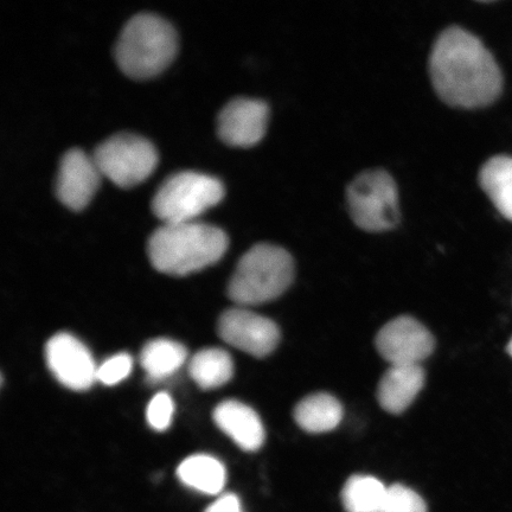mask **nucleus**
Here are the masks:
<instances>
[{
  "mask_svg": "<svg viewBox=\"0 0 512 512\" xmlns=\"http://www.w3.org/2000/svg\"><path fill=\"white\" fill-rule=\"evenodd\" d=\"M430 74L439 98L463 110L489 106L502 93L503 78L495 57L463 28L441 32L430 56Z\"/></svg>",
  "mask_w": 512,
  "mask_h": 512,
  "instance_id": "f257e3e1",
  "label": "nucleus"
},
{
  "mask_svg": "<svg viewBox=\"0 0 512 512\" xmlns=\"http://www.w3.org/2000/svg\"><path fill=\"white\" fill-rule=\"evenodd\" d=\"M227 247L221 228L192 220L163 223L147 240V255L157 271L185 275L215 264Z\"/></svg>",
  "mask_w": 512,
  "mask_h": 512,
  "instance_id": "f03ea898",
  "label": "nucleus"
},
{
  "mask_svg": "<svg viewBox=\"0 0 512 512\" xmlns=\"http://www.w3.org/2000/svg\"><path fill=\"white\" fill-rule=\"evenodd\" d=\"M177 51L172 24L151 12H138L121 28L114 46V59L133 79H147L168 66Z\"/></svg>",
  "mask_w": 512,
  "mask_h": 512,
  "instance_id": "7ed1b4c3",
  "label": "nucleus"
},
{
  "mask_svg": "<svg viewBox=\"0 0 512 512\" xmlns=\"http://www.w3.org/2000/svg\"><path fill=\"white\" fill-rule=\"evenodd\" d=\"M294 278V261L286 249L258 243L241 256L228 285V296L246 307L272 302Z\"/></svg>",
  "mask_w": 512,
  "mask_h": 512,
  "instance_id": "20e7f679",
  "label": "nucleus"
},
{
  "mask_svg": "<svg viewBox=\"0 0 512 512\" xmlns=\"http://www.w3.org/2000/svg\"><path fill=\"white\" fill-rule=\"evenodd\" d=\"M223 184L202 172L183 170L164 179L151 200L152 213L164 223L192 221L220 202Z\"/></svg>",
  "mask_w": 512,
  "mask_h": 512,
  "instance_id": "39448f33",
  "label": "nucleus"
},
{
  "mask_svg": "<svg viewBox=\"0 0 512 512\" xmlns=\"http://www.w3.org/2000/svg\"><path fill=\"white\" fill-rule=\"evenodd\" d=\"M352 221L369 233L388 232L400 223L399 192L394 178L387 171L362 172L347 190Z\"/></svg>",
  "mask_w": 512,
  "mask_h": 512,
  "instance_id": "423d86ee",
  "label": "nucleus"
},
{
  "mask_svg": "<svg viewBox=\"0 0 512 512\" xmlns=\"http://www.w3.org/2000/svg\"><path fill=\"white\" fill-rule=\"evenodd\" d=\"M92 158L100 175L121 188L144 181L158 160L150 140L131 132L114 133L102 140L95 146Z\"/></svg>",
  "mask_w": 512,
  "mask_h": 512,
  "instance_id": "0eeeda50",
  "label": "nucleus"
},
{
  "mask_svg": "<svg viewBox=\"0 0 512 512\" xmlns=\"http://www.w3.org/2000/svg\"><path fill=\"white\" fill-rule=\"evenodd\" d=\"M219 335L232 347L258 358L271 355L280 342V330L273 320L242 306L222 313Z\"/></svg>",
  "mask_w": 512,
  "mask_h": 512,
  "instance_id": "6e6552de",
  "label": "nucleus"
},
{
  "mask_svg": "<svg viewBox=\"0 0 512 512\" xmlns=\"http://www.w3.org/2000/svg\"><path fill=\"white\" fill-rule=\"evenodd\" d=\"M375 342L377 351L390 366L420 364L432 355L435 347L430 330L408 316L390 320L379 331Z\"/></svg>",
  "mask_w": 512,
  "mask_h": 512,
  "instance_id": "1a4fd4ad",
  "label": "nucleus"
},
{
  "mask_svg": "<svg viewBox=\"0 0 512 512\" xmlns=\"http://www.w3.org/2000/svg\"><path fill=\"white\" fill-rule=\"evenodd\" d=\"M46 361L51 374L66 388L87 390L98 381V366L91 351L73 335L63 332L50 338L46 347Z\"/></svg>",
  "mask_w": 512,
  "mask_h": 512,
  "instance_id": "9d476101",
  "label": "nucleus"
},
{
  "mask_svg": "<svg viewBox=\"0 0 512 512\" xmlns=\"http://www.w3.org/2000/svg\"><path fill=\"white\" fill-rule=\"evenodd\" d=\"M268 105L264 100L238 96L229 100L217 114V134L224 143L249 147L265 136Z\"/></svg>",
  "mask_w": 512,
  "mask_h": 512,
  "instance_id": "9b49d317",
  "label": "nucleus"
},
{
  "mask_svg": "<svg viewBox=\"0 0 512 512\" xmlns=\"http://www.w3.org/2000/svg\"><path fill=\"white\" fill-rule=\"evenodd\" d=\"M100 176L92 156L72 147L60 158L55 178L56 197L69 209L81 210L91 200Z\"/></svg>",
  "mask_w": 512,
  "mask_h": 512,
  "instance_id": "f8f14e48",
  "label": "nucleus"
},
{
  "mask_svg": "<svg viewBox=\"0 0 512 512\" xmlns=\"http://www.w3.org/2000/svg\"><path fill=\"white\" fill-rule=\"evenodd\" d=\"M214 421L236 445L248 452L258 451L265 443V428L258 413L240 401L220 403L214 411Z\"/></svg>",
  "mask_w": 512,
  "mask_h": 512,
  "instance_id": "ddd939ff",
  "label": "nucleus"
},
{
  "mask_svg": "<svg viewBox=\"0 0 512 512\" xmlns=\"http://www.w3.org/2000/svg\"><path fill=\"white\" fill-rule=\"evenodd\" d=\"M425 379V370L420 364L390 366L377 388V400L384 411L401 414L424 388Z\"/></svg>",
  "mask_w": 512,
  "mask_h": 512,
  "instance_id": "4468645a",
  "label": "nucleus"
},
{
  "mask_svg": "<svg viewBox=\"0 0 512 512\" xmlns=\"http://www.w3.org/2000/svg\"><path fill=\"white\" fill-rule=\"evenodd\" d=\"M343 406L335 396L317 393L306 396L294 408V420L307 433L334 431L343 419Z\"/></svg>",
  "mask_w": 512,
  "mask_h": 512,
  "instance_id": "2eb2a0df",
  "label": "nucleus"
},
{
  "mask_svg": "<svg viewBox=\"0 0 512 512\" xmlns=\"http://www.w3.org/2000/svg\"><path fill=\"white\" fill-rule=\"evenodd\" d=\"M479 183L505 219L512 222V157H492L479 172Z\"/></svg>",
  "mask_w": 512,
  "mask_h": 512,
  "instance_id": "dca6fc26",
  "label": "nucleus"
},
{
  "mask_svg": "<svg viewBox=\"0 0 512 512\" xmlns=\"http://www.w3.org/2000/svg\"><path fill=\"white\" fill-rule=\"evenodd\" d=\"M177 476L188 488L206 495H217L226 485L227 472L220 460L207 454H196L178 466Z\"/></svg>",
  "mask_w": 512,
  "mask_h": 512,
  "instance_id": "f3484780",
  "label": "nucleus"
},
{
  "mask_svg": "<svg viewBox=\"0 0 512 512\" xmlns=\"http://www.w3.org/2000/svg\"><path fill=\"white\" fill-rule=\"evenodd\" d=\"M187 358L188 351L181 343L158 338L145 345L140 363L151 381H162L174 375Z\"/></svg>",
  "mask_w": 512,
  "mask_h": 512,
  "instance_id": "a211bd4d",
  "label": "nucleus"
},
{
  "mask_svg": "<svg viewBox=\"0 0 512 512\" xmlns=\"http://www.w3.org/2000/svg\"><path fill=\"white\" fill-rule=\"evenodd\" d=\"M189 374L202 389L220 388L232 380L234 363L226 350L207 348L191 358Z\"/></svg>",
  "mask_w": 512,
  "mask_h": 512,
  "instance_id": "6ab92c4d",
  "label": "nucleus"
},
{
  "mask_svg": "<svg viewBox=\"0 0 512 512\" xmlns=\"http://www.w3.org/2000/svg\"><path fill=\"white\" fill-rule=\"evenodd\" d=\"M387 490L379 479L352 476L342 490L344 509L347 512H382Z\"/></svg>",
  "mask_w": 512,
  "mask_h": 512,
  "instance_id": "aec40b11",
  "label": "nucleus"
},
{
  "mask_svg": "<svg viewBox=\"0 0 512 512\" xmlns=\"http://www.w3.org/2000/svg\"><path fill=\"white\" fill-rule=\"evenodd\" d=\"M382 512H427L424 499L412 489L401 484L387 490Z\"/></svg>",
  "mask_w": 512,
  "mask_h": 512,
  "instance_id": "412c9836",
  "label": "nucleus"
},
{
  "mask_svg": "<svg viewBox=\"0 0 512 512\" xmlns=\"http://www.w3.org/2000/svg\"><path fill=\"white\" fill-rule=\"evenodd\" d=\"M133 366L132 357L128 354H118L108 358L101 366L98 367L96 380L106 386H115L127 379L131 374Z\"/></svg>",
  "mask_w": 512,
  "mask_h": 512,
  "instance_id": "4be33fe9",
  "label": "nucleus"
},
{
  "mask_svg": "<svg viewBox=\"0 0 512 512\" xmlns=\"http://www.w3.org/2000/svg\"><path fill=\"white\" fill-rule=\"evenodd\" d=\"M175 405L171 396L166 393H159L153 396L147 406L146 419L149 425L158 432L168 430L174 416Z\"/></svg>",
  "mask_w": 512,
  "mask_h": 512,
  "instance_id": "5701e85b",
  "label": "nucleus"
},
{
  "mask_svg": "<svg viewBox=\"0 0 512 512\" xmlns=\"http://www.w3.org/2000/svg\"><path fill=\"white\" fill-rule=\"evenodd\" d=\"M204 512H243L238 496L227 494L221 496Z\"/></svg>",
  "mask_w": 512,
  "mask_h": 512,
  "instance_id": "b1692460",
  "label": "nucleus"
},
{
  "mask_svg": "<svg viewBox=\"0 0 512 512\" xmlns=\"http://www.w3.org/2000/svg\"><path fill=\"white\" fill-rule=\"evenodd\" d=\"M507 350H508V354L512 357V338H511V341L508 344Z\"/></svg>",
  "mask_w": 512,
  "mask_h": 512,
  "instance_id": "393cba45",
  "label": "nucleus"
}]
</instances>
